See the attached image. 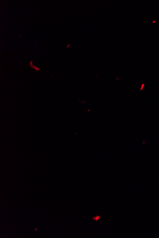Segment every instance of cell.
I'll return each mask as SVG.
<instances>
[{
    "label": "cell",
    "instance_id": "6da1fadb",
    "mask_svg": "<svg viewBox=\"0 0 159 238\" xmlns=\"http://www.w3.org/2000/svg\"><path fill=\"white\" fill-rule=\"evenodd\" d=\"M99 216H97V217H95V218H93V219H94V220H96V221H97V220H98V219H99Z\"/></svg>",
    "mask_w": 159,
    "mask_h": 238
}]
</instances>
